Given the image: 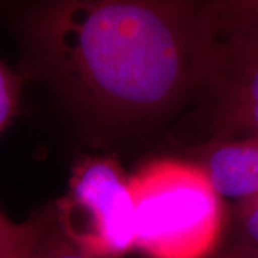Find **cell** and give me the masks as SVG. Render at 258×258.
I'll return each instance as SVG.
<instances>
[{"label": "cell", "instance_id": "cell-1", "mask_svg": "<svg viewBox=\"0 0 258 258\" xmlns=\"http://www.w3.org/2000/svg\"><path fill=\"white\" fill-rule=\"evenodd\" d=\"M200 2H52L25 23L30 76L109 120H147L189 101Z\"/></svg>", "mask_w": 258, "mask_h": 258}, {"label": "cell", "instance_id": "cell-2", "mask_svg": "<svg viewBox=\"0 0 258 258\" xmlns=\"http://www.w3.org/2000/svg\"><path fill=\"white\" fill-rule=\"evenodd\" d=\"M189 98L200 144L258 137V0L200 2Z\"/></svg>", "mask_w": 258, "mask_h": 258}, {"label": "cell", "instance_id": "cell-3", "mask_svg": "<svg viewBox=\"0 0 258 258\" xmlns=\"http://www.w3.org/2000/svg\"><path fill=\"white\" fill-rule=\"evenodd\" d=\"M135 248L148 258H207L225 228L224 200L192 161L157 159L129 176Z\"/></svg>", "mask_w": 258, "mask_h": 258}, {"label": "cell", "instance_id": "cell-4", "mask_svg": "<svg viewBox=\"0 0 258 258\" xmlns=\"http://www.w3.org/2000/svg\"><path fill=\"white\" fill-rule=\"evenodd\" d=\"M52 217L64 238L91 255L116 258L135 248L129 176L116 158H81Z\"/></svg>", "mask_w": 258, "mask_h": 258}, {"label": "cell", "instance_id": "cell-5", "mask_svg": "<svg viewBox=\"0 0 258 258\" xmlns=\"http://www.w3.org/2000/svg\"><path fill=\"white\" fill-rule=\"evenodd\" d=\"M189 152L222 200L238 203L258 194V137L205 142Z\"/></svg>", "mask_w": 258, "mask_h": 258}, {"label": "cell", "instance_id": "cell-6", "mask_svg": "<svg viewBox=\"0 0 258 258\" xmlns=\"http://www.w3.org/2000/svg\"><path fill=\"white\" fill-rule=\"evenodd\" d=\"M234 235L232 245L258 252V194L232 205Z\"/></svg>", "mask_w": 258, "mask_h": 258}, {"label": "cell", "instance_id": "cell-7", "mask_svg": "<svg viewBox=\"0 0 258 258\" xmlns=\"http://www.w3.org/2000/svg\"><path fill=\"white\" fill-rule=\"evenodd\" d=\"M35 258H99L85 252L75 247L71 241L63 237V234L56 227L53 217L46 218V224L39 240Z\"/></svg>", "mask_w": 258, "mask_h": 258}, {"label": "cell", "instance_id": "cell-8", "mask_svg": "<svg viewBox=\"0 0 258 258\" xmlns=\"http://www.w3.org/2000/svg\"><path fill=\"white\" fill-rule=\"evenodd\" d=\"M22 76L0 60V132L9 125L19 108Z\"/></svg>", "mask_w": 258, "mask_h": 258}, {"label": "cell", "instance_id": "cell-9", "mask_svg": "<svg viewBox=\"0 0 258 258\" xmlns=\"http://www.w3.org/2000/svg\"><path fill=\"white\" fill-rule=\"evenodd\" d=\"M46 224V217H39L33 218L32 228L28 234L19 241L13 248L8 251L5 255L0 258H35L36 257V249L39 240L42 237V232Z\"/></svg>", "mask_w": 258, "mask_h": 258}, {"label": "cell", "instance_id": "cell-10", "mask_svg": "<svg viewBox=\"0 0 258 258\" xmlns=\"http://www.w3.org/2000/svg\"><path fill=\"white\" fill-rule=\"evenodd\" d=\"M32 218L22 224L12 222L6 215L0 212V257L13 248L28 234L32 228Z\"/></svg>", "mask_w": 258, "mask_h": 258}, {"label": "cell", "instance_id": "cell-11", "mask_svg": "<svg viewBox=\"0 0 258 258\" xmlns=\"http://www.w3.org/2000/svg\"><path fill=\"white\" fill-rule=\"evenodd\" d=\"M215 258H258V252L252 251V249L240 247V245L231 244L230 247H227Z\"/></svg>", "mask_w": 258, "mask_h": 258}]
</instances>
